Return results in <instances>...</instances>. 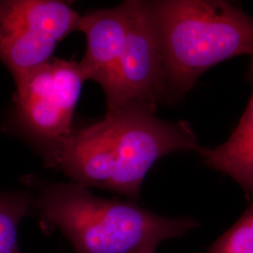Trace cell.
Instances as JSON below:
<instances>
[{"instance_id":"6da1fadb","label":"cell","mask_w":253,"mask_h":253,"mask_svg":"<svg viewBox=\"0 0 253 253\" xmlns=\"http://www.w3.org/2000/svg\"><path fill=\"white\" fill-rule=\"evenodd\" d=\"M156 106L132 101L108 111L91 126L71 132L48 147L44 161L73 183L99 188L136 200L154 163L177 151H197L190 124L155 116Z\"/></svg>"},{"instance_id":"7a4b0ae2","label":"cell","mask_w":253,"mask_h":253,"mask_svg":"<svg viewBox=\"0 0 253 253\" xmlns=\"http://www.w3.org/2000/svg\"><path fill=\"white\" fill-rule=\"evenodd\" d=\"M35 184L32 210L59 229L76 253H133L199 226L191 217H163L129 201L101 198L73 182Z\"/></svg>"},{"instance_id":"3957f363","label":"cell","mask_w":253,"mask_h":253,"mask_svg":"<svg viewBox=\"0 0 253 253\" xmlns=\"http://www.w3.org/2000/svg\"><path fill=\"white\" fill-rule=\"evenodd\" d=\"M149 4L163 50L167 100L186 94L213 66L253 56V18L235 5L218 0Z\"/></svg>"},{"instance_id":"277c9868","label":"cell","mask_w":253,"mask_h":253,"mask_svg":"<svg viewBox=\"0 0 253 253\" xmlns=\"http://www.w3.org/2000/svg\"><path fill=\"white\" fill-rule=\"evenodd\" d=\"M12 126L54 143L72 132V120L85 81L79 63L52 57L14 80Z\"/></svg>"},{"instance_id":"5b68a950","label":"cell","mask_w":253,"mask_h":253,"mask_svg":"<svg viewBox=\"0 0 253 253\" xmlns=\"http://www.w3.org/2000/svg\"><path fill=\"white\" fill-rule=\"evenodd\" d=\"M81 15L56 0H0V60L16 80L53 57Z\"/></svg>"},{"instance_id":"8992f818","label":"cell","mask_w":253,"mask_h":253,"mask_svg":"<svg viewBox=\"0 0 253 253\" xmlns=\"http://www.w3.org/2000/svg\"><path fill=\"white\" fill-rule=\"evenodd\" d=\"M126 4V39L114 81L105 94L108 111L132 101L157 106L167 100L163 50L150 4L138 0Z\"/></svg>"},{"instance_id":"52a82bcc","label":"cell","mask_w":253,"mask_h":253,"mask_svg":"<svg viewBox=\"0 0 253 253\" xmlns=\"http://www.w3.org/2000/svg\"><path fill=\"white\" fill-rule=\"evenodd\" d=\"M128 23L126 1L112 9L81 15L77 31L86 38V50L79 66L86 80L97 82L106 94L114 81Z\"/></svg>"},{"instance_id":"ba28073f","label":"cell","mask_w":253,"mask_h":253,"mask_svg":"<svg viewBox=\"0 0 253 253\" xmlns=\"http://www.w3.org/2000/svg\"><path fill=\"white\" fill-rule=\"evenodd\" d=\"M253 92L234 132L216 148L199 146L196 151L212 169L231 176L245 192L253 195V56L249 70Z\"/></svg>"},{"instance_id":"9c48e42d","label":"cell","mask_w":253,"mask_h":253,"mask_svg":"<svg viewBox=\"0 0 253 253\" xmlns=\"http://www.w3.org/2000/svg\"><path fill=\"white\" fill-rule=\"evenodd\" d=\"M32 202L30 190L0 191V253H21L19 224L32 211Z\"/></svg>"},{"instance_id":"30bf717a","label":"cell","mask_w":253,"mask_h":253,"mask_svg":"<svg viewBox=\"0 0 253 253\" xmlns=\"http://www.w3.org/2000/svg\"><path fill=\"white\" fill-rule=\"evenodd\" d=\"M207 253H253V201Z\"/></svg>"},{"instance_id":"8fae6325","label":"cell","mask_w":253,"mask_h":253,"mask_svg":"<svg viewBox=\"0 0 253 253\" xmlns=\"http://www.w3.org/2000/svg\"><path fill=\"white\" fill-rule=\"evenodd\" d=\"M158 246H159L158 243H149V244L145 245L144 247L140 248L139 250H137L133 253H156Z\"/></svg>"}]
</instances>
